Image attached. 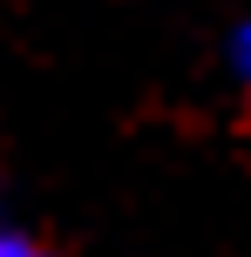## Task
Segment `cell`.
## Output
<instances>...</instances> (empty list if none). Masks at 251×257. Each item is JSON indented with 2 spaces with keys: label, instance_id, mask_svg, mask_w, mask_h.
Instances as JSON below:
<instances>
[{
  "label": "cell",
  "instance_id": "obj_1",
  "mask_svg": "<svg viewBox=\"0 0 251 257\" xmlns=\"http://www.w3.org/2000/svg\"><path fill=\"white\" fill-rule=\"evenodd\" d=\"M0 257H48L41 244H27V237H7V244H0Z\"/></svg>",
  "mask_w": 251,
  "mask_h": 257
},
{
  "label": "cell",
  "instance_id": "obj_2",
  "mask_svg": "<svg viewBox=\"0 0 251 257\" xmlns=\"http://www.w3.org/2000/svg\"><path fill=\"white\" fill-rule=\"evenodd\" d=\"M244 75H251V41H244Z\"/></svg>",
  "mask_w": 251,
  "mask_h": 257
}]
</instances>
